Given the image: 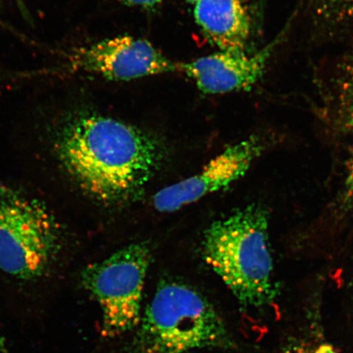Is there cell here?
Listing matches in <instances>:
<instances>
[{
    "mask_svg": "<svg viewBox=\"0 0 353 353\" xmlns=\"http://www.w3.org/2000/svg\"><path fill=\"white\" fill-rule=\"evenodd\" d=\"M55 147L74 182L96 200L110 204L138 196L161 161L160 147L152 137L97 114L66 119Z\"/></svg>",
    "mask_w": 353,
    "mask_h": 353,
    "instance_id": "6da1fadb",
    "label": "cell"
},
{
    "mask_svg": "<svg viewBox=\"0 0 353 353\" xmlns=\"http://www.w3.org/2000/svg\"><path fill=\"white\" fill-rule=\"evenodd\" d=\"M203 254L242 307L270 305L279 294L273 280L268 213L262 206H246L212 223L205 232Z\"/></svg>",
    "mask_w": 353,
    "mask_h": 353,
    "instance_id": "7a4b0ae2",
    "label": "cell"
},
{
    "mask_svg": "<svg viewBox=\"0 0 353 353\" xmlns=\"http://www.w3.org/2000/svg\"><path fill=\"white\" fill-rule=\"evenodd\" d=\"M123 348V353L232 350L235 339L215 307L196 289L163 282Z\"/></svg>",
    "mask_w": 353,
    "mask_h": 353,
    "instance_id": "3957f363",
    "label": "cell"
},
{
    "mask_svg": "<svg viewBox=\"0 0 353 353\" xmlns=\"http://www.w3.org/2000/svg\"><path fill=\"white\" fill-rule=\"evenodd\" d=\"M60 246L59 224L46 206L0 181V269L17 279H38Z\"/></svg>",
    "mask_w": 353,
    "mask_h": 353,
    "instance_id": "277c9868",
    "label": "cell"
},
{
    "mask_svg": "<svg viewBox=\"0 0 353 353\" xmlns=\"http://www.w3.org/2000/svg\"><path fill=\"white\" fill-rule=\"evenodd\" d=\"M150 262L149 247L136 243L83 272V285L101 307L103 336H121L138 326Z\"/></svg>",
    "mask_w": 353,
    "mask_h": 353,
    "instance_id": "5b68a950",
    "label": "cell"
},
{
    "mask_svg": "<svg viewBox=\"0 0 353 353\" xmlns=\"http://www.w3.org/2000/svg\"><path fill=\"white\" fill-rule=\"evenodd\" d=\"M68 61L72 70L98 74L113 81H131L179 70L178 64L151 43L127 35L79 48Z\"/></svg>",
    "mask_w": 353,
    "mask_h": 353,
    "instance_id": "8992f818",
    "label": "cell"
},
{
    "mask_svg": "<svg viewBox=\"0 0 353 353\" xmlns=\"http://www.w3.org/2000/svg\"><path fill=\"white\" fill-rule=\"evenodd\" d=\"M264 149L263 141L256 136L230 145L211 160L200 173L158 192L153 198L154 209L171 213L228 188L245 174Z\"/></svg>",
    "mask_w": 353,
    "mask_h": 353,
    "instance_id": "52a82bcc",
    "label": "cell"
},
{
    "mask_svg": "<svg viewBox=\"0 0 353 353\" xmlns=\"http://www.w3.org/2000/svg\"><path fill=\"white\" fill-rule=\"evenodd\" d=\"M290 23L273 41L254 52L221 51L179 63L178 70L205 94H220L249 90L262 79L269 61L283 42Z\"/></svg>",
    "mask_w": 353,
    "mask_h": 353,
    "instance_id": "ba28073f",
    "label": "cell"
},
{
    "mask_svg": "<svg viewBox=\"0 0 353 353\" xmlns=\"http://www.w3.org/2000/svg\"><path fill=\"white\" fill-rule=\"evenodd\" d=\"M194 17L221 51L246 52L252 20L244 0H200L194 7Z\"/></svg>",
    "mask_w": 353,
    "mask_h": 353,
    "instance_id": "9c48e42d",
    "label": "cell"
},
{
    "mask_svg": "<svg viewBox=\"0 0 353 353\" xmlns=\"http://www.w3.org/2000/svg\"><path fill=\"white\" fill-rule=\"evenodd\" d=\"M321 118L341 134H353V43L334 61L321 86Z\"/></svg>",
    "mask_w": 353,
    "mask_h": 353,
    "instance_id": "30bf717a",
    "label": "cell"
},
{
    "mask_svg": "<svg viewBox=\"0 0 353 353\" xmlns=\"http://www.w3.org/2000/svg\"><path fill=\"white\" fill-rule=\"evenodd\" d=\"M309 19L325 38L353 39V0H306Z\"/></svg>",
    "mask_w": 353,
    "mask_h": 353,
    "instance_id": "8fae6325",
    "label": "cell"
},
{
    "mask_svg": "<svg viewBox=\"0 0 353 353\" xmlns=\"http://www.w3.org/2000/svg\"><path fill=\"white\" fill-rule=\"evenodd\" d=\"M283 353H335L334 348L327 344L314 347L307 343H298L287 347Z\"/></svg>",
    "mask_w": 353,
    "mask_h": 353,
    "instance_id": "7c38bea8",
    "label": "cell"
},
{
    "mask_svg": "<svg viewBox=\"0 0 353 353\" xmlns=\"http://www.w3.org/2000/svg\"><path fill=\"white\" fill-rule=\"evenodd\" d=\"M121 1L131 6L152 8L159 6L163 0H121Z\"/></svg>",
    "mask_w": 353,
    "mask_h": 353,
    "instance_id": "4fadbf2b",
    "label": "cell"
},
{
    "mask_svg": "<svg viewBox=\"0 0 353 353\" xmlns=\"http://www.w3.org/2000/svg\"><path fill=\"white\" fill-rule=\"evenodd\" d=\"M346 191L347 196H350L353 201V160L351 161L350 166H348Z\"/></svg>",
    "mask_w": 353,
    "mask_h": 353,
    "instance_id": "5bb4252c",
    "label": "cell"
},
{
    "mask_svg": "<svg viewBox=\"0 0 353 353\" xmlns=\"http://www.w3.org/2000/svg\"><path fill=\"white\" fill-rule=\"evenodd\" d=\"M0 351H1L3 353H8L6 343H4L3 339L0 337Z\"/></svg>",
    "mask_w": 353,
    "mask_h": 353,
    "instance_id": "9a60e30c",
    "label": "cell"
},
{
    "mask_svg": "<svg viewBox=\"0 0 353 353\" xmlns=\"http://www.w3.org/2000/svg\"><path fill=\"white\" fill-rule=\"evenodd\" d=\"M187 1H188V2H189V3H192V4H194V6H195V4H196L197 2L200 1V0H187Z\"/></svg>",
    "mask_w": 353,
    "mask_h": 353,
    "instance_id": "2e32d148",
    "label": "cell"
}]
</instances>
